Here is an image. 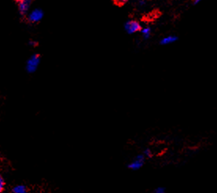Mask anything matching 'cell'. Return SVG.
Masks as SVG:
<instances>
[{
	"label": "cell",
	"instance_id": "3",
	"mask_svg": "<svg viewBox=\"0 0 217 193\" xmlns=\"http://www.w3.org/2000/svg\"><path fill=\"white\" fill-rule=\"evenodd\" d=\"M141 25L136 20H128L125 23L124 28L128 34H133L141 30Z\"/></svg>",
	"mask_w": 217,
	"mask_h": 193
},
{
	"label": "cell",
	"instance_id": "14",
	"mask_svg": "<svg viewBox=\"0 0 217 193\" xmlns=\"http://www.w3.org/2000/svg\"><path fill=\"white\" fill-rule=\"evenodd\" d=\"M139 6H143L145 4V1H144V0H139Z\"/></svg>",
	"mask_w": 217,
	"mask_h": 193
},
{
	"label": "cell",
	"instance_id": "13",
	"mask_svg": "<svg viewBox=\"0 0 217 193\" xmlns=\"http://www.w3.org/2000/svg\"><path fill=\"white\" fill-rule=\"evenodd\" d=\"M29 45L32 46H36V45H37V42H36V41H33V40H30L29 41Z\"/></svg>",
	"mask_w": 217,
	"mask_h": 193
},
{
	"label": "cell",
	"instance_id": "2",
	"mask_svg": "<svg viewBox=\"0 0 217 193\" xmlns=\"http://www.w3.org/2000/svg\"><path fill=\"white\" fill-rule=\"evenodd\" d=\"M42 17H43V11L39 8L34 9L28 14V20L31 23L39 22Z\"/></svg>",
	"mask_w": 217,
	"mask_h": 193
},
{
	"label": "cell",
	"instance_id": "1",
	"mask_svg": "<svg viewBox=\"0 0 217 193\" xmlns=\"http://www.w3.org/2000/svg\"><path fill=\"white\" fill-rule=\"evenodd\" d=\"M40 62V57L39 54H33L29 58L26 62V70L29 73H34L37 70Z\"/></svg>",
	"mask_w": 217,
	"mask_h": 193
},
{
	"label": "cell",
	"instance_id": "6",
	"mask_svg": "<svg viewBox=\"0 0 217 193\" xmlns=\"http://www.w3.org/2000/svg\"><path fill=\"white\" fill-rule=\"evenodd\" d=\"M178 40V38L175 36H168L166 37L163 38L161 40V45H168L171 44L173 42H175V41Z\"/></svg>",
	"mask_w": 217,
	"mask_h": 193
},
{
	"label": "cell",
	"instance_id": "9",
	"mask_svg": "<svg viewBox=\"0 0 217 193\" xmlns=\"http://www.w3.org/2000/svg\"><path fill=\"white\" fill-rule=\"evenodd\" d=\"M4 187H5V181L2 178H0V191H2Z\"/></svg>",
	"mask_w": 217,
	"mask_h": 193
},
{
	"label": "cell",
	"instance_id": "12",
	"mask_svg": "<svg viewBox=\"0 0 217 193\" xmlns=\"http://www.w3.org/2000/svg\"><path fill=\"white\" fill-rule=\"evenodd\" d=\"M144 155L146 156H147V157H149V156H151V151L149 150V149H146L144 151Z\"/></svg>",
	"mask_w": 217,
	"mask_h": 193
},
{
	"label": "cell",
	"instance_id": "5",
	"mask_svg": "<svg viewBox=\"0 0 217 193\" xmlns=\"http://www.w3.org/2000/svg\"><path fill=\"white\" fill-rule=\"evenodd\" d=\"M143 163H144V156H143V155H139V156H136L134 160L129 164V168H131V169H134V170H136V169H140V168L143 166Z\"/></svg>",
	"mask_w": 217,
	"mask_h": 193
},
{
	"label": "cell",
	"instance_id": "10",
	"mask_svg": "<svg viewBox=\"0 0 217 193\" xmlns=\"http://www.w3.org/2000/svg\"><path fill=\"white\" fill-rule=\"evenodd\" d=\"M127 1H128V0H114L115 3L117 4V5H119V6L124 5V4L126 3Z\"/></svg>",
	"mask_w": 217,
	"mask_h": 193
},
{
	"label": "cell",
	"instance_id": "11",
	"mask_svg": "<svg viewBox=\"0 0 217 193\" xmlns=\"http://www.w3.org/2000/svg\"><path fill=\"white\" fill-rule=\"evenodd\" d=\"M155 193H165V191L163 188H157L155 190Z\"/></svg>",
	"mask_w": 217,
	"mask_h": 193
},
{
	"label": "cell",
	"instance_id": "15",
	"mask_svg": "<svg viewBox=\"0 0 217 193\" xmlns=\"http://www.w3.org/2000/svg\"><path fill=\"white\" fill-rule=\"evenodd\" d=\"M202 0H193V4L194 5H197V4H198L199 2H202Z\"/></svg>",
	"mask_w": 217,
	"mask_h": 193
},
{
	"label": "cell",
	"instance_id": "4",
	"mask_svg": "<svg viewBox=\"0 0 217 193\" xmlns=\"http://www.w3.org/2000/svg\"><path fill=\"white\" fill-rule=\"evenodd\" d=\"M18 10L20 14L24 15L27 14L32 4V0H18Z\"/></svg>",
	"mask_w": 217,
	"mask_h": 193
},
{
	"label": "cell",
	"instance_id": "8",
	"mask_svg": "<svg viewBox=\"0 0 217 193\" xmlns=\"http://www.w3.org/2000/svg\"><path fill=\"white\" fill-rule=\"evenodd\" d=\"M142 35H143V38H144L145 39H149V37H150V35H151V29L150 28H144L142 29Z\"/></svg>",
	"mask_w": 217,
	"mask_h": 193
},
{
	"label": "cell",
	"instance_id": "7",
	"mask_svg": "<svg viewBox=\"0 0 217 193\" xmlns=\"http://www.w3.org/2000/svg\"><path fill=\"white\" fill-rule=\"evenodd\" d=\"M13 192L14 193H28L27 189H26L25 186L22 185H19L14 187L13 188Z\"/></svg>",
	"mask_w": 217,
	"mask_h": 193
}]
</instances>
